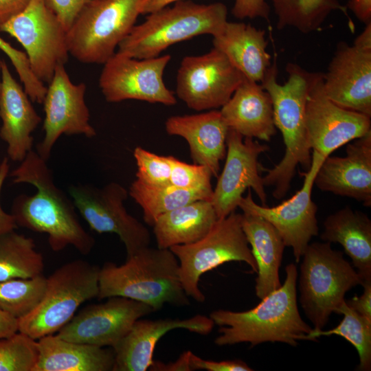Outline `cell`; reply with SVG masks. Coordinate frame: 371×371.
I'll use <instances>...</instances> for the list:
<instances>
[{
  "instance_id": "6da1fadb",
  "label": "cell",
  "mask_w": 371,
  "mask_h": 371,
  "mask_svg": "<svg viewBox=\"0 0 371 371\" xmlns=\"http://www.w3.org/2000/svg\"><path fill=\"white\" fill-rule=\"evenodd\" d=\"M47 161L32 150L10 172L14 183L30 184L36 190L34 194L16 196L10 214L18 227L46 234L54 251L70 245L87 255L95 240L82 226L71 198L56 186Z\"/></svg>"
},
{
  "instance_id": "7a4b0ae2",
  "label": "cell",
  "mask_w": 371,
  "mask_h": 371,
  "mask_svg": "<svg viewBox=\"0 0 371 371\" xmlns=\"http://www.w3.org/2000/svg\"><path fill=\"white\" fill-rule=\"evenodd\" d=\"M286 71L287 81L279 84L275 59L260 83L270 95L274 124L280 131L285 146L281 161L273 168L265 170L267 175L262 177L265 186L274 187L273 196L276 199L287 193L298 165L308 170L311 166L306 106L311 89L320 74L308 71L294 63H288Z\"/></svg>"
},
{
  "instance_id": "3957f363",
  "label": "cell",
  "mask_w": 371,
  "mask_h": 371,
  "mask_svg": "<svg viewBox=\"0 0 371 371\" xmlns=\"http://www.w3.org/2000/svg\"><path fill=\"white\" fill-rule=\"evenodd\" d=\"M285 272L284 283L253 308L243 312L219 309L210 313L214 324L221 326L215 344L247 342L254 347L269 341L296 346L300 340L310 341L313 328L302 319L297 304L295 265H288Z\"/></svg>"
},
{
  "instance_id": "277c9868",
  "label": "cell",
  "mask_w": 371,
  "mask_h": 371,
  "mask_svg": "<svg viewBox=\"0 0 371 371\" xmlns=\"http://www.w3.org/2000/svg\"><path fill=\"white\" fill-rule=\"evenodd\" d=\"M120 296L157 311L165 304H189L180 280L179 261L170 249H140L121 265L105 262L100 268L99 300Z\"/></svg>"
},
{
  "instance_id": "5b68a950",
  "label": "cell",
  "mask_w": 371,
  "mask_h": 371,
  "mask_svg": "<svg viewBox=\"0 0 371 371\" xmlns=\"http://www.w3.org/2000/svg\"><path fill=\"white\" fill-rule=\"evenodd\" d=\"M148 14L120 43L117 52L145 59L159 56L170 46L203 35L218 34L227 22V9L217 2L199 4L179 1Z\"/></svg>"
},
{
  "instance_id": "8992f818",
  "label": "cell",
  "mask_w": 371,
  "mask_h": 371,
  "mask_svg": "<svg viewBox=\"0 0 371 371\" xmlns=\"http://www.w3.org/2000/svg\"><path fill=\"white\" fill-rule=\"evenodd\" d=\"M302 258L300 301L313 329L322 330L331 313L345 302V294L361 285L362 279L330 243L308 244Z\"/></svg>"
},
{
  "instance_id": "52a82bcc",
  "label": "cell",
  "mask_w": 371,
  "mask_h": 371,
  "mask_svg": "<svg viewBox=\"0 0 371 371\" xmlns=\"http://www.w3.org/2000/svg\"><path fill=\"white\" fill-rule=\"evenodd\" d=\"M100 268L83 260L67 262L47 278L44 295L27 315L18 319V331L37 340L54 334L85 302L98 297Z\"/></svg>"
},
{
  "instance_id": "ba28073f",
  "label": "cell",
  "mask_w": 371,
  "mask_h": 371,
  "mask_svg": "<svg viewBox=\"0 0 371 371\" xmlns=\"http://www.w3.org/2000/svg\"><path fill=\"white\" fill-rule=\"evenodd\" d=\"M142 0H93L67 32L69 53L86 64L104 65L135 26Z\"/></svg>"
},
{
  "instance_id": "9c48e42d",
  "label": "cell",
  "mask_w": 371,
  "mask_h": 371,
  "mask_svg": "<svg viewBox=\"0 0 371 371\" xmlns=\"http://www.w3.org/2000/svg\"><path fill=\"white\" fill-rule=\"evenodd\" d=\"M242 214L235 212L218 219L199 240L170 248L179 265L182 287L188 297L202 303L205 296L199 287L205 273L231 261L245 262L257 273V264L242 227Z\"/></svg>"
},
{
  "instance_id": "30bf717a",
  "label": "cell",
  "mask_w": 371,
  "mask_h": 371,
  "mask_svg": "<svg viewBox=\"0 0 371 371\" xmlns=\"http://www.w3.org/2000/svg\"><path fill=\"white\" fill-rule=\"evenodd\" d=\"M24 48L34 75L49 83L56 67L69 58L67 31L45 0H32L19 14L0 26Z\"/></svg>"
},
{
  "instance_id": "8fae6325",
  "label": "cell",
  "mask_w": 371,
  "mask_h": 371,
  "mask_svg": "<svg viewBox=\"0 0 371 371\" xmlns=\"http://www.w3.org/2000/svg\"><path fill=\"white\" fill-rule=\"evenodd\" d=\"M69 193L77 211L92 230L119 236L126 257L149 246L150 232L127 212L124 203L128 192L121 184L111 182L98 188L80 183L69 186Z\"/></svg>"
},
{
  "instance_id": "7c38bea8",
  "label": "cell",
  "mask_w": 371,
  "mask_h": 371,
  "mask_svg": "<svg viewBox=\"0 0 371 371\" xmlns=\"http://www.w3.org/2000/svg\"><path fill=\"white\" fill-rule=\"evenodd\" d=\"M322 87L336 104L371 117V22L352 45L339 43L323 74Z\"/></svg>"
},
{
  "instance_id": "4fadbf2b",
  "label": "cell",
  "mask_w": 371,
  "mask_h": 371,
  "mask_svg": "<svg viewBox=\"0 0 371 371\" xmlns=\"http://www.w3.org/2000/svg\"><path fill=\"white\" fill-rule=\"evenodd\" d=\"M220 51L212 48L200 56H187L177 75L176 94L196 111L221 108L245 79Z\"/></svg>"
},
{
  "instance_id": "5bb4252c",
  "label": "cell",
  "mask_w": 371,
  "mask_h": 371,
  "mask_svg": "<svg viewBox=\"0 0 371 371\" xmlns=\"http://www.w3.org/2000/svg\"><path fill=\"white\" fill-rule=\"evenodd\" d=\"M171 59L166 54L137 59L115 52L104 64L99 87L108 102L137 100L172 106L174 93L164 82V70Z\"/></svg>"
},
{
  "instance_id": "9a60e30c",
  "label": "cell",
  "mask_w": 371,
  "mask_h": 371,
  "mask_svg": "<svg viewBox=\"0 0 371 371\" xmlns=\"http://www.w3.org/2000/svg\"><path fill=\"white\" fill-rule=\"evenodd\" d=\"M322 162L319 158L311 156L309 169L302 173L304 177L302 187L280 204L273 207L257 204L250 188L238 204L243 212L256 214L270 223L281 236L285 247L292 248L297 262H300L312 237L318 234L317 207L311 199V193L316 173Z\"/></svg>"
},
{
  "instance_id": "2e32d148",
  "label": "cell",
  "mask_w": 371,
  "mask_h": 371,
  "mask_svg": "<svg viewBox=\"0 0 371 371\" xmlns=\"http://www.w3.org/2000/svg\"><path fill=\"white\" fill-rule=\"evenodd\" d=\"M48 85L43 102L45 134L36 150L46 161L62 135H82L89 138L96 135L90 124V113L85 102L86 85L73 83L65 65L56 67Z\"/></svg>"
},
{
  "instance_id": "e0dca14e",
  "label": "cell",
  "mask_w": 371,
  "mask_h": 371,
  "mask_svg": "<svg viewBox=\"0 0 371 371\" xmlns=\"http://www.w3.org/2000/svg\"><path fill=\"white\" fill-rule=\"evenodd\" d=\"M226 145L225 163L211 200L218 219L235 212L248 188L255 192L262 205H266L267 202L265 186L259 173L258 157L269 150V146L251 137L243 139V136L231 128L227 133Z\"/></svg>"
},
{
  "instance_id": "ac0fdd59",
  "label": "cell",
  "mask_w": 371,
  "mask_h": 371,
  "mask_svg": "<svg viewBox=\"0 0 371 371\" xmlns=\"http://www.w3.org/2000/svg\"><path fill=\"white\" fill-rule=\"evenodd\" d=\"M155 311L138 301L111 297L105 302L85 307L56 335L67 341L113 348L137 319Z\"/></svg>"
},
{
  "instance_id": "d6986e66",
  "label": "cell",
  "mask_w": 371,
  "mask_h": 371,
  "mask_svg": "<svg viewBox=\"0 0 371 371\" xmlns=\"http://www.w3.org/2000/svg\"><path fill=\"white\" fill-rule=\"evenodd\" d=\"M320 73L309 93L306 126L311 155L324 160L336 149L371 131L370 117L343 108L325 95Z\"/></svg>"
},
{
  "instance_id": "ffe728a7",
  "label": "cell",
  "mask_w": 371,
  "mask_h": 371,
  "mask_svg": "<svg viewBox=\"0 0 371 371\" xmlns=\"http://www.w3.org/2000/svg\"><path fill=\"white\" fill-rule=\"evenodd\" d=\"M349 143L344 157H327L314 185L320 190L354 199L371 206V131Z\"/></svg>"
},
{
  "instance_id": "44dd1931",
  "label": "cell",
  "mask_w": 371,
  "mask_h": 371,
  "mask_svg": "<svg viewBox=\"0 0 371 371\" xmlns=\"http://www.w3.org/2000/svg\"><path fill=\"white\" fill-rule=\"evenodd\" d=\"M214 326L210 317L196 315L187 319H137L128 333L113 348V371H146L153 365V354L159 340L168 331L183 328L202 335Z\"/></svg>"
},
{
  "instance_id": "7402d4cb",
  "label": "cell",
  "mask_w": 371,
  "mask_h": 371,
  "mask_svg": "<svg viewBox=\"0 0 371 371\" xmlns=\"http://www.w3.org/2000/svg\"><path fill=\"white\" fill-rule=\"evenodd\" d=\"M0 88V137L7 145L8 159L21 162L32 150V133L41 121L31 100L3 60Z\"/></svg>"
},
{
  "instance_id": "603a6c76",
  "label": "cell",
  "mask_w": 371,
  "mask_h": 371,
  "mask_svg": "<svg viewBox=\"0 0 371 371\" xmlns=\"http://www.w3.org/2000/svg\"><path fill=\"white\" fill-rule=\"evenodd\" d=\"M165 128L168 135L187 141L194 164L204 165L213 177L218 176L220 162L226 155L229 131L220 110L171 116L166 120Z\"/></svg>"
},
{
  "instance_id": "cb8c5ba5",
  "label": "cell",
  "mask_w": 371,
  "mask_h": 371,
  "mask_svg": "<svg viewBox=\"0 0 371 371\" xmlns=\"http://www.w3.org/2000/svg\"><path fill=\"white\" fill-rule=\"evenodd\" d=\"M220 111L229 128L243 137L269 142L276 133L270 95L255 81L245 78Z\"/></svg>"
},
{
  "instance_id": "d4e9b609",
  "label": "cell",
  "mask_w": 371,
  "mask_h": 371,
  "mask_svg": "<svg viewBox=\"0 0 371 371\" xmlns=\"http://www.w3.org/2000/svg\"><path fill=\"white\" fill-rule=\"evenodd\" d=\"M265 31L242 22H227L213 36V47L222 52L247 79L260 83L271 65Z\"/></svg>"
},
{
  "instance_id": "484cf974",
  "label": "cell",
  "mask_w": 371,
  "mask_h": 371,
  "mask_svg": "<svg viewBox=\"0 0 371 371\" xmlns=\"http://www.w3.org/2000/svg\"><path fill=\"white\" fill-rule=\"evenodd\" d=\"M38 359L32 371H111L113 350L67 341L56 335L37 339Z\"/></svg>"
},
{
  "instance_id": "4316f807",
  "label": "cell",
  "mask_w": 371,
  "mask_h": 371,
  "mask_svg": "<svg viewBox=\"0 0 371 371\" xmlns=\"http://www.w3.org/2000/svg\"><path fill=\"white\" fill-rule=\"evenodd\" d=\"M242 227L257 264L256 294L263 299L280 286L279 268L285 245L276 229L254 214H242Z\"/></svg>"
},
{
  "instance_id": "83f0119b",
  "label": "cell",
  "mask_w": 371,
  "mask_h": 371,
  "mask_svg": "<svg viewBox=\"0 0 371 371\" xmlns=\"http://www.w3.org/2000/svg\"><path fill=\"white\" fill-rule=\"evenodd\" d=\"M320 238L343 247L362 283L371 280V221L366 214L346 206L330 214L324 222Z\"/></svg>"
},
{
  "instance_id": "f1b7e54d",
  "label": "cell",
  "mask_w": 371,
  "mask_h": 371,
  "mask_svg": "<svg viewBox=\"0 0 371 371\" xmlns=\"http://www.w3.org/2000/svg\"><path fill=\"white\" fill-rule=\"evenodd\" d=\"M217 221L209 200L196 201L164 214L153 225L157 247L170 249L195 243L203 238Z\"/></svg>"
},
{
  "instance_id": "f546056e",
  "label": "cell",
  "mask_w": 371,
  "mask_h": 371,
  "mask_svg": "<svg viewBox=\"0 0 371 371\" xmlns=\"http://www.w3.org/2000/svg\"><path fill=\"white\" fill-rule=\"evenodd\" d=\"M128 194L142 207L144 220L153 226L162 214L199 200H212V194L203 191L180 188L171 184L150 186L135 179Z\"/></svg>"
},
{
  "instance_id": "4dcf8cb0",
  "label": "cell",
  "mask_w": 371,
  "mask_h": 371,
  "mask_svg": "<svg viewBox=\"0 0 371 371\" xmlns=\"http://www.w3.org/2000/svg\"><path fill=\"white\" fill-rule=\"evenodd\" d=\"M44 260L32 238L12 230L0 235V282L43 275Z\"/></svg>"
},
{
  "instance_id": "1f68e13d",
  "label": "cell",
  "mask_w": 371,
  "mask_h": 371,
  "mask_svg": "<svg viewBox=\"0 0 371 371\" xmlns=\"http://www.w3.org/2000/svg\"><path fill=\"white\" fill-rule=\"evenodd\" d=\"M277 16V28L293 27L308 34L318 30L335 10L346 16L347 8L338 0H271Z\"/></svg>"
},
{
  "instance_id": "d6a6232c",
  "label": "cell",
  "mask_w": 371,
  "mask_h": 371,
  "mask_svg": "<svg viewBox=\"0 0 371 371\" xmlns=\"http://www.w3.org/2000/svg\"><path fill=\"white\" fill-rule=\"evenodd\" d=\"M335 313L344 315L341 322L328 330H312L310 341L321 336L336 335L345 338L356 348L359 357L358 370L368 371L371 368V320L361 315L344 302Z\"/></svg>"
},
{
  "instance_id": "836d02e7",
  "label": "cell",
  "mask_w": 371,
  "mask_h": 371,
  "mask_svg": "<svg viewBox=\"0 0 371 371\" xmlns=\"http://www.w3.org/2000/svg\"><path fill=\"white\" fill-rule=\"evenodd\" d=\"M46 283L43 275L0 282V310L17 319L25 317L41 301Z\"/></svg>"
},
{
  "instance_id": "e575fe53",
  "label": "cell",
  "mask_w": 371,
  "mask_h": 371,
  "mask_svg": "<svg viewBox=\"0 0 371 371\" xmlns=\"http://www.w3.org/2000/svg\"><path fill=\"white\" fill-rule=\"evenodd\" d=\"M38 354L37 340L24 333L0 338V371H32Z\"/></svg>"
},
{
  "instance_id": "d590c367",
  "label": "cell",
  "mask_w": 371,
  "mask_h": 371,
  "mask_svg": "<svg viewBox=\"0 0 371 371\" xmlns=\"http://www.w3.org/2000/svg\"><path fill=\"white\" fill-rule=\"evenodd\" d=\"M168 159L171 166V185L180 188L213 194L211 183L213 175L209 168L197 164H190L173 156H168Z\"/></svg>"
},
{
  "instance_id": "8d00e7d4",
  "label": "cell",
  "mask_w": 371,
  "mask_h": 371,
  "mask_svg": "<svg viewBox=\"0 0 371 371\" xmlns=\"http://www.w3.org/2000/svg\"><path fill=\"white\" fill-rule=\"evenodd\" d=\"M133 156L137 168L136 179L150 186L170 184L168 156L158 155L140 146L135 148Z\"/></svg>"
},
{
  "instance_id": "74e56055",
  "label": "cell",
  "mask_w": 371,
  "mask_h": 371,
  "mask_svg": "<svg viewBox=\"0 0 371 371\" xmlns=\"http://www.w3.org/2000/svg\"><path fill=\"white\" fill-rule=\"evenodd\" d=\"M0 49L10 58L27 95L33 100L43 97L46 87L32 73L26 54L14 48L1 37Z\"/></svg>"
},
{
  "instance_id": "f35d334b",
  "label": "cell",
  "mask_w": 371,
  "mask_h": 371,
  "mask_svg": "<svg viewBox=\"0 0 371 371\" xmlns=\"http://www.w3.org/2000/svg\"><path fill=\"white\" fill-rule=\"evenodd\" d=\"M92 1L45 0V2L67 32L82 9Z\"/></svg>"
},
{
  "instance_id": "ab89813d",
  "label": "cell",
  "mask_w": 371,
  "mask_h": 371,
  "mask_svg": "<svg viewBox=\"0 0 371 371\" xmlns=\"http://www.w3.org/2000/svg\"><path fill=\"white\" fill-rule=\"evenodd\" d=\"M190 365L192 370H206L207 371H251L245 361L240 359L210 361L205 360L195 355L191 352L190 357Z\"/></svg>"
},
{
  "instance_id": "60d3db41",
  "label": "cell",
  "mask_w": 371,
  "mask_h": 371,
  "mask_svg": "<svg viewBox=\"0 0 371 371\" xmlns=\"http://www.w3.org/2000/svg\"><path fill=\"white\" fill-rule=\"evenodd\" d=\"M232 12L240 19L259 17L268 21L270 8L267 0H234Z\"/></svg>"
},
{
  "instance_id": "b9f144b4",
  "label": "cell",
  "mask_w": 371,
  "mask_h": 371,
  "mask_svg": "<svg viewBox=\"0 0 371 371\" xmlns=\"http://www.w3.org/2000/svg\"><path fill=\"white\" fill-rule=\"evenodd\" d=\"M8 159V157H4L0 163V235L15 230L18 227L13 216L4 211L1 205L2 188L10 170Z\"/></svg>"
},
{
  "instance_id": "7bdbcfd3",
  "label": "cell",
  "mask_w": 371,
  "mask_h": 371,
  "mask_svg": "<svg viewBox=\"0 0 371 371\" xmlns=\"http://www.w3.org/2000/svg\"><path fill=\"white\" fill-rule=\"evenodd\" d=\"M363 293L359 296L345 300L346 304L361 315L371 320V280L363 281Z\"/></svg>"
},
{
  "instance_id": "ee69618b",
  "label": "cell",
  "mask_w": 371,
  "mask_h": 371,
  "mask_svg": "<svg viewBox=\"0 0 371 371\" xmlns=\"http://www.w3.org/2000/svg\"><path fill=\"white\" fill-rule=\"evenodd\" d=\"M32 0H0V26L22 12Z\"/></svg>"
},
{
  "instance_id": "f6af8a7d",
  "label": "cell",
  "mask_w": 371,
  "mask_h": 371,
  "mask_svg": "<svg viewBox=\"0 0 371 371\" xmlns=\"http://www.w3.org/2000/svg\"><path fill=\"white\" fill-rule=\"evenodd\" d=\"M191 351H186L175 361L164 363L154 361L149 368L153 371H192L190 365Z\"/></svg>"
},
{
  "instance_id": "bcb514c9",
  "label": "cell",
  "mask_w": 371,
  "mask_h": 371,
  "mask_svg": "<svg viewBox=\"0 0 371 371\" xmlns=\"http://www.w3.org/2000/svg\"><path fill=\"white\" fill-rule=\"evenodd\" d=\"M348 8L361 22H371V0H349Z\"/></svg>"
},
{
  "instance_id": "7dc6e473",
  "label": "cell",
  "mask_w": 371,
  "mask_h": 371,
  "mask_svg": "<svg viewBox=\"0 0 371 371\" xmlns=\"http://www.w3.org/2000/svg\"><path fill=\"white\" fill-rule=\"evenodd\" d=\"M18 332V319L0 310V338Z\"/></svg>"
},
{
  "instance_id": "c3c4849f",
  "label": "cell",
  "mask_w": 371,
  "mask_h": 371,
  "mask_svg": "<svg viewBox=\"0 0 371 371\" xmlns=\"http://www.w3.org/2000/svg\"><path fill=\"white\" fill-rule=\"evenodd\" d=\"M179 1L183 0H142L140 6V14H148Z\"/></svg>"
},
{
  "instance_id": "681fc988",
  "label": "cell",
  "mask_w": 371,
  "mask_h": 371,
  "mask_svg": "<svg viewBox=\"0 0 371 371\" xmlns=\"http://www.w3.org/2000/svg\"><path fill=\"white\" fill-rule=\"evenodd\" d=\"M2 61L1 59H0V70H1V65H2ZM0 88H1V82H0Z\"/></svg>"
}]
</instances>
